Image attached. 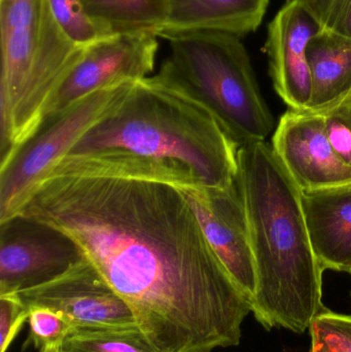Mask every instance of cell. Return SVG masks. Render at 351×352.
Returning <instances> with one entry per match:
<instances>
[{
  "label": "cell",
  "instance_id": "11",
  "mask_svg": "<svg viewBox=\"0 0 351 352\" xmlns=\"http://www.w3.org/2000/svg\"><path fill=\"white\" fill-rule=\"evenodd\" d=\"M272 148L302 192L351 184V166L332 148L324 115L288 109L278 122Z\"/></svg>",
  "mask_w": 351,
  "mask_h": 352
},
{
  "label": "cell",
  "instance_id": "19",
  "mask_svg": "<svg viewBox=\"0 0 351 352\" xmlns=\"http://www.w3.org/2000/svg\"><path fill=\"white\" fill-rule=\"evenodd\" d=\"M309 332L310 352H351V314L328 309L313 320Z\"/></svg>",
  "mask_w": 351,
  "mask_h": 352
},
{
  "label": "cell",
  "instance_id": "5",
  "mask_svg": "<svg viewBox=\"0 0 351 352\" xmlns=\"http://www.w3.org/2000/svg\"><path fill=\"white\" fill-rule=\"evenodd\" d=\"M241 38L210 30L173 35L159 69L210 107L240 146L265 142L274 128Z\"/></svg>",
  "mask_w": 351,
  "mask_h": 352
},
{
  "label": "cell",
  "instance_id": "16",
  "mask_svg": "<svg viewBox=\"0 0 351 352\" xmlns=\"http://www.w3.org/2000/svg\"><path fill=\"white\" fill-rule=\"evenodd\" d=\"M313 93L305 111L325 115L351 101V38L321 28L307 51Z\"/></svg>",
  "mask_w": 351,
  "mask_h": 352
},
{
  "label": "cell",
  "instance_id": "8",
  "mask_svg": "<svg viewBox=\"0 0 351 352\" xmlns=\"http://www.w3.org/2000/svg\"><path fill=\"white\" fill-rule=\"evenodd\" d=\"M158 38L150 32L129 33L102 37L87 45L54 95L45 123L95 91L150 76L158 53Z\"/></svg>",
  "mask_w": 351,
  "mask_h": 352
},
{
  "label": "cell",
  "instance_id": "23",
  "mask_svg": "<svg viewBox=\"0 0 351 352\" xmlns=\"http://www.w3.org/2000/svg\"><path fill=\"white\" fill-rule=\"evenodd\" d=\"M321 28L351 38V0H306Z\"/></svg>",
  "mask_w": 351,
  "mask_h": 352
},
{
  "label": "cell",
  "instance_id": "6",
  "mask_svg": "<svg viewBox=\"0 0 351 352\" xmlns=\"http://www.w3.org/2000/svg\"><path fill=\"white\" fill-rule=\"evenodd\" d=\"M136 82H125L91 93L49 120L0 170V223L22 213L38 182L52 166L96 124L125 100Z\"/></svg>",
  "mask_w": 351,
  "mask_h": 352
},
{
  "label": "cell",
  "instance_id": "26",
  "mask_svg": "<svg viewBox=\"0 0 351 352\" xmlns=\"http://www.w3.org/2000/svg\"><path fill=\"white\" fill-rule=\"evenodd\" d=\"M39 352H63L62 351L61 347H49V349H43Z\"/></svg>",
  "mask_w": 351,
  "mask_h": 352
},
{
  "label": "cell",
  "instance_id": "29",
  "mask_svg": "<svg viewBox=\"0 0 351 352\" xmlns=\"http://www.w3.org/2000/svg\"><path fill=\"white\" fill-rule=\"evenodd\" d=\"M350 274L351 275V270H350Z\"/></svg>",
  "mask_w": 351,
  "mask_h": 352
},
{
  "label": "cell",
  "instance_id": "3",
  "mask_svg": "<svg viewBox=\"0 0 351 352\" xmlns=\"http://www.w3.org/2000/svg\"><path fill=\"white\" fill-rule=\"evenodd\" d=\"M239 148L210 107L158 72L137 80L119 107L68 154L119 150L181 163L203 190H227L238 173Z\"/></svg>",
  "mask_w": 351,
  "mask_h": 352
},
{
  "label": "cell",
  "instance_id": "12",
  "mask_svg": "<svg viewBox=\"0 0 351 352\" xmlns=\"http://www.w3.org/2000/svg\"><path fill=\"white\" fill-rule=\"evenodd\" d=\"M321 30L306 0H286L268 25L265 49L270 76L278 96L295 111H305L313 93L308 51Z\"/></svg>",
  "mask_w": 351,
  "mask_h": 352
},
{
  "label": "cell",
  "instance_id": "15",
  "mask_svg": "<svg viewBox=\"0 0 351 352\" xmlns=\"http://www.w3.org/2000/svg\"><path fill=\"white\" fill-rule=\"evenodd\" d=\"M269 0H170L159 37L191 31H220L243 37L263 22Z\"/></svg>",
  "mask_w": 351,
  "mask_h": 352
},
{
  "label": "cell",
  "instance_id": "24",
  "mask_svg": "<svg viewBox=\"0 0 351 352\" xmlns=\"http://www.w3.org/2000/svg\"><path fill=\"white\" fill-rule=\"evenodd\" d=\"M326 133L334 152L351 166V124L340 111L325 113Z\"/></svg>",
  "mask_w": 351,
  "mask_h": 352
},
{
  "label": "cell",
  "instance_id": "27",
  "mask_svg": "<svg viewBox=\"0 0 351 352\" xmlns=\"http://www.w3.org/2000/svg\"><path fill=\"white\" fill-rule=\"evenodd\" d=\"M0 1H4V0H0Z\"/></svg>",
  "mask_w": 351,
  "mask_h": 352
},
{
  "label": "cell",
  "instance_id": "9",
  "mask_svg": "<svg viewBox=\"0 0 351 352\" xmlns=\"http://www.w3.org/2000/svg\"><path fill=\"white\" fill-rule=\"evenodd\" d=\"M16 295L29 309L59 312L72 331L138 328L131 308L86 256L61 276Z\"/></svg>",
  "mask_w": 351,
  "mask_h": 352
},
{
  "label": "cell",
  "instance_id": "13",
  "mask_svg": "<svg viewBox=\"0 0 351 352\" xmlns=\"http://www.w3.org/2000/svg\"><path fill=\"white\" fill-rule=\"evenodd\" d=\"M313 252L325 270H351V184L302 192Z\"/></svg>",
  "mask_w": 351,
  "mask_h": 352
},
{
  "label": "cell",
  "instance_id": "18",
  "mask_svg": "<svg viewBox=\"0 0 351 352\" xmlns=\"http://www.w3.org/2000/svg\"><path fill=\"white\" fill-rule=\"evenodd\" d=\"M63 352H158L139 328L72 331Z\"/></svg>",
  "mask_w": 351,
  "mask_h": 352
},
{
  "label": "cell",
  "instance_id": "7",
  "mask_svg": "<svg viewBox=\"0 0 351 352\" xmlns=\"http://www.w3.org/2000/svg\"><path fill=\"white\" fill-rule=\"evenodd\" d=\"M84 258L63 232L20 214L0 223V295L41 287Z\"/></svg>",
  "mask_w": 351,
  "mask_h": 352
},
{
  "label": "cell",
  "instance_id": "14",
  "mask_svg": "<svg viewBox=\"0 0 351 352\" xmlns=\"http://www.w3.org/2000/svg\"><path fill=\"white\" fill-rule=\"evenodd\" d=\"M47 176L135 178L165 182L181 188L203 190L193 171L185 165L119 150L65 155L49 168L43 179Z\"/></svg>",
  "mask_w": 351,
  "mask_h": 352
},
{
  "label": "cell",
  "instance_id": "10",
  "mask_svg": "<svg viewBox=\"0 0 351 352\" xmlns=\"http://www.w3.org/2000/svg\"><path fill=\"white\" fill-rule=\"evenodd\" d=\"M206 239L233 280L253 302L257 291L249 221L238 182L227 190L181 188Z\"/></svg>",
  "mask_w": 351,
  "mask_h": 352
},
{
  "label": "cell",
  "instance_id": "4",
  "mask_svg": "<svg viewBox=\"0 0 351 352\" xmlns=\"http://www.w3.org/2000/svg\"><path fill=\"white\" fill-rule=\"evenodd\" d=\"M0 170L45 123L86 45L66 36L47 0L0 1Z\"/></svg>",
  "mask_w": 351,
  "mask_h": 352
},
{
  "label": "cell",
  "instance_id": "25",
  "mask_svg": "<svg viewBox=\"0 0 351 352\" xmlns=\"http://www.w3.org/2000/svg\"><path fill=\"white\" fill-rule=\"evenodd\" d=\"M334 111H340L346 119L348 120V122L351 124V101L350 102L346 103L343 107H338V109H334Z\"/></svg>",
  "mask_w": 351,
  "mask_h": 352
},
{
  "label": "cell",
  "instance_id": "2",
  "mask_svg": "<svg viewBox=\"0 0 351 352\" xmlns=\"http://www.w3.org/2000/svg\"><path fill=\"white\" fill-rule=\"evenodd\" d=\"M237 159L257 277L251 312L265 330L303 334L328 308L302 190L265 142L243 144Z\"/></svg>",
  "mask_w": 351,
  "mask_h": 352
},
{
  "label": "cell",
  "instance_id": "1",
  "mask_svg": "<svg viewBox=\"0 0 351 352\" xmlns=\"http://www.w3.org/2000/svg\"><path fill=\"white\" fill-rule=\"evenodd\" d=\"M21 214L80 246L157 351L212 352L240 343L251 301L212 250L179 186L47 176Z\"/></svg>",
  "mask_w": 351,
  "mask_h": 352
},
{
  "label": "cell",
  "instance_id": "28",
  "mask_svg": "<svg viewBox=\"0 0 351 352\" xmlns=\"http://www.w3.org/2000/svg\"><path fill=\"white\" fill-rule=\"evenodd\" d=\"M350 299H351V292H350Z\"/></svg>",
  "mask_w": 351,
  "mask_h": 352
},
{
  "label": "cell",
  "instance_id": "22",
  "mask_svg": "<svg viewBox=\"0 0 351 352\" xmlns=\"http://www.w3.org/2000/svg\"><path fill=\"white\" fill-rule=\"evenodd\" d=\"M30 309L16 294L0 295V352H6L28 320Z\"/></svg>",
  "mask_w": 351,
  "mask_h": 352
},
{
  "label": "cell",
  "instance_id": "20",
  "mask_svg": "<svg viewBox=\"0 0 351 352\" xmlns=\"http://www.w3.org/2000/svg\"><path fill=\"white\" fill-rule=\"evenodd\" d=\"M52 14L66 36L78 45H87L102 38L92 22L82 0H47Z\"/></svg>",
  "mask_w": 351,
  "mask_h": 352
},
{
  "label": "cell",
  "instance_id": "21",
  "mask_svg": "<svg viewBox=\"0 0 351 352\" xmlns=\"http://www.w3.org/2000/svg\"><path fill=\"white\" fill-rule=\"evenodd\" d=\"M29 340L38 351L62 347L72 332L71 324L59 312L45 307L30 308Z\"/></svg>",
  "mask_w": 351,
  "mask_h": 352
},
{
  "label": "cell",
  "instance_id": "17",
  "mask_svg": "<svg viewBox=\"0 0 351 352\" xmlns=\"http://www.w3.org/2000/svg\"><path fill=\"white\" fill-rule=\"evenodd\" d=\"M103 37L150 32L159 37L166 25L170 0H82Z\"/></svg>",
  "mask_w": 351,
  "mask_h": 352
}]
</instances>
